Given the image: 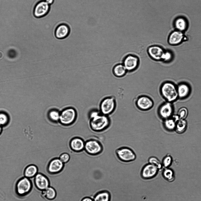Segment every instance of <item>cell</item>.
Here are the masks:
<instances>
[{
  "mask_svg": "<svg viewBox=\"0 0 201 201\" xmlns=\"http://www.w3.org/2000/svg\"><path fill=\"white\" fill-rule=\"evenodd\" d=\"M89 126L95 132H103L109 128L111 123L109 116L102 114L99 110L91 109L88 112Z\"/></svg>",
  "mask_w": 201,
  "mask_h": 201,
  "instance_id": "6da1fadb",
  "label": "cell"
},
{
  "mask_svg": "<svg viewBox=\"0 0 201 201\" xmlns=\"http://www.w3.org/2000/svg\"><path fill=\"white\" fill-rule=\"evenodd\" d=\"M160 90L162 96L167 102L172 103L179 98L177 85L172 82L167 81L162 83Z\"/></svg>",
  "mask_w": 201,
  "mask_h": 201,
  "instance_id": "7a4b0ae2",
  "label": "cell"
},
{
  "mask_svg": "<svg viewBox=\"0 0 201 201\" xmlns=\"http://www.w3.org/2000/svg\"><path fill=\"white\" fill-rule=\"evenodd\" d=\"M77 116V111L74 108H65L60 111L59 123L64 126H70L75 121Z\"/></svg>",
  "mask_w": 201,
  "mask_h": 201,
  "instance_id": "3957f363",
  "label": "cell"
},
{
  "mask_svg": "<svg viewBox=\"0 0 201 201\" xmlns=\"http://www.w3.org/2000/svg\"><path fill=\"white\" fill-rule=\"evenodd\" d=\"M117 106L116 99L113 96H108L103 98L99 104V110L102 114L109 116L115 111Z\"/></svg>",
  "mask_w": 201,
  "mask_h": 201,
  "instance_id": "277c9868",
  "label": "cell"
},
{
  "mask_svg": "<svg viewBox=\"0 0 201 201\" xmlns=\"http://www.w3.org/2000/svg\"><path fill=\"white\" fill-rule=\"evenodd\" d=\"M84 150L89 155L97 156L103 152L104 147L100 140L91 139L85 141Z\"/></svg>",
  "mask_w": 201,
  "mask_h": 201,
  "instance_id": "5b68a950",
  "label": "cell"
},
{
  "mask_svg": "<svg viewBox=\"0 0 201 201\" xmlns=\"http://www.w3.org/2000/svg\"><path fill=\"white\" fill-rule=\"evenodd\" d=\"M115 154L118 158L124 162H130L134 161L136 155L134 151L131 148L126 146H122L116 149Z\"/></svg>",
  "mask_w": 201,
  "mask_h": 201,
  "instance_id": "8992f818",
  "label": "cell"
},
{
  "mask_svg": "<svg viewBox=\"0 0 201 201\" xmlns=\"http://www.w3.org/2000/svg\"><path fill=\"white\" fill-rule=\"evenodd\" d=\"M135 105L139 110L146 111L153 108L154 103L151 97L146 95H141L137 97L135 101Z\"/></svg>",
  "mask_w": 201,
  "mask_h": 201,
  "instance_id": "52a82bcc",
  "label": "cell"
},
{
  "mask_svg": "<svg viewBox=\"0 0 201 201\" xmlns=\"http://www.w3.org/2000/svg\"><path fill=\"white\" fill-rule=\"evenodd\" d=\"M32 188V184L28 178L23 177L19 179L16 186V192L17 194L23 196L28 194Z\"/></svg>",
  "mask_w": 201,
  "mask_h": 201,
  "instance_id": "ba28073f",
  "label": "cell"
},
{
  "mask_svg": "<svg viewBox=\"0 0 201 201\" xmlns=\"http://www.w3.org/2000/svg\"><path fill=\"white\" fill-rule=\"evenodd\" d=\"M140 59L137 56L132 54L126 55L123 58L122 63L127 72H132L136 70L139 65Z\"/></svg>",
  "mask_w": 201,
  "mask_h": 201,
  "instance_id": "9c48e42d",
  "label": "cell"
},
{
  "mask_svg": "<svg viewBox=\"0 0 201 201\" xmlns=\"http://www.w3.org/2000/svg\"><path fill=\"white\" fill-rule=\"evenodd\" d=\"M159 171L157 167L148 163L144 165L142 168L141 175L144 179H151L156 177Z\"/></svg>",
  "mask_w": 201,
  "mask_h": 201,
  "instance_id": "30bf717a",
  "label": "cell"
},
{
  "mask_svg": "<svg viewBox=\"0 0 201 201\" xmlns=\"http://www.w3.org/2000/svg\"><path fill=\"white\" fill-rule=\"evenodd\" d=\"M174 107L172 103L166 102L159 107L157 113L159 116L164 120L171 117L173 114Z\"/></svg>",
  "mask_w": 201,
  "mask_h": 201,
  "instance_id": "8fae6325",
  "label": "cell"
},
{
  "mask_svg": "<svg viewBox=\"0 0 201 201\" xmlns=\"http://www.w3.org/2000/svg\"><path fill=\"white\" fill-rule=\"evenodd\" d=\"M186 39L183 32L176 30L170 33L168 37V42L171 45L176 46L181 44Z\"/></svg>",
  "mask_w": 201,
  "mask_h": 201,
  "instance_id": "7c38bea8",
  "label": "cell"
},
{
  "mask_svg": "<svg viewBox=\"0 0 201 201\" xmlns=\"http://www.w3.org/2000/svg\"><path fill=\"white\" fill-rule=\"evenodd\" d=\"M64 167V164L58 157L52 159L47 166V171L51 174H56L61 172Z\"/></svg>",
  "mask_w": 201,
  "mask_h": 201,
  "instance_id": "4fadbf2b",
  "label": "cell"
},
{
  "mask_svg": "<svg viewBox=\"0 0 201 201\" xmlns=\"http://www.w3.org/2000/svg\"><path fill=\"white\" fill-rule=\"evenodd\" d=\"M165 50L158 45H152L147 49V53L149 57L156 61H161Z\"/></svg>",
  "mask_w": 201,
  "mask_h": 201,
  "instance_id": "5bb4252c",
  "label": "cell"
},
{
  "mask_svg": "<svg viewBox=\"0 0 201 201\" xmlns=\"http://www.w3.org/2000/svg\"><path fill=\"white\" fill-rule=\"evenodd\" d=\"M50 6L44 0L38 2L36 5L34 10V15L37 18L44 17L48 13Z\"/></svg>",
  "mask_w": 201,
  "mask_h": 201,
  "instance_id": "9a60e30c",
  "label": "cell"
},
{
  "mask_svg": "<svg viewBox=\"0 0 201 201\" xmlns=\"http://www.w3.org/2000/svg\"><path fill=\"white\" fill-rule=\"evenodd\" d=\"M34 183L37 189L42 191L50 186V182L48 178L41 173H38L34 177Z\"/></svg>",
  "mask_w": 201,
  "mask_h": 201,
  "instance_id": "2e32d148",
  "label": "cell"
},
{
  "mask_svg": "<svg viewBox=\"0 0 201 201\" xmlns=\"http://www.w3.org/2000/svg\"><path fill=\"white\" fill-rule=\"evenodd\" d=\"M85 141L80 137L76 136L70 140L69 145L70 149L73 151L80 152L84 149Z\"/></svg>",
  "mask_w": 201,
  "mask_h": 201,
  "instance_id": "e0dca14e",
  "label": "cell"
},
{
  "mask_svg": "<svg viewBox=\"0 0 201 201\" xmlns=\"http://www.w3.org/2000/svg\"><path fill=\"white\" fill-rule=\"evenodd\" d=\"M178 98L184 99L188 97L191 92L189 85L186 83H181L177 85Z\"/></svg>",
  "mask_w": 201,
  "mask_h": 201,
  "instance_id": "ac0fdd59",
  "label": "cell"
},
{
  "mask_svg": "<svg viewBox=\"0 0 201 201\" xmlns=\"http://www.w3.org/2000/svg\"><path fill=\"white\" fill-rule=\"evenodd\" d=\"M174 26L176 30L183 32L188 28V23L186 18L182 16H179L174 19Z\"/></svg>",
  "mask_w": 201,
  "mask_h": 201,
  "instance_id": "d6986e66",
  "label": "cell"
},
{
  "mask_svg": "<svg viewBox=\"0 0 201 201\" xmlns=\"http://www.w3.org/2000/svg\"><path fill=\"white\" fill-rule=\"evenodd\" d=\"M70 29L69 26L65 24L58 25L55 31L56 37L59 39L66 38L69 34Z\"/></svg>",
  "mask_w": 201,
  "mask_h": 201,
  "instance_id": "ffe728a7",
  "label": "cell"
},
{
  "mask_svg": "<svg viewBox=\"0 0 201 201\" xmlns=\"http://www.w3.org/2000/svg\"><path fill=\"white\" fill-rule=\"evenodd\" d=\"M42 197L48 200H52L57 196V192L54 188L49 186L45 190L42 191Z\"/></svg>",
  "mask_w": 201,
  "mask_h": 201,
  "instance_id": "44dd1931",
  "label": "cell"
},
{
  "mask_svg": "<svg viewBox=\"0 0 201 201\" xmlns=\"http://www.w3.org/2000/svg\"><path fill=\"white\" fill-rule=\"evenodd\" d=\"M162 175L163 178L169 182H173L175 179V174L174 170L169 168H164Z\"/></svg>",
  "mask_w": 201,
  "mask_h": 201,
  "instance_id": "7402d4cb",
  "label": "cell"
},
{
  "mask_svg": "<svg viewBox=\"0 0 201 201\" xmlns=\"http://www.w3.org/2000/svg\"><path fill=\"white\" fill-rule=\"evenodd\" d=\"M112 72L116 77L121 78L124 76L127 71L123 64L121 63L117 64L113 67Z\"/></svg>",
  "mask_w": 201,
  "mask_h": 201,
  "instance_id": "603a6c76",
  "label": "cell"
},
{
  "mask_svg": "<svg viewBox=\"0 0 201 201\" xmlns=\"http://www.w3.org/2000/svg\"><path fill=\"white\" fill-rule=\"evenodd\" d=\"M111 197L109 192L103 190L97 193L93 198V201H111Z\"/></svg>",
  "mask_w": 201,
  "mask_h": 201,
  "instance_id": "cb8c5ba5",
  "label": "cell"
},
{
  "mask_svg": "<svg viewBox=\"0 0 201 201\" xmlns=\"http://www.w3.org/2000/svg\"><path fill=\"white\" fill-rule=\"evenodd\" d=\"M48 119L51 122L54 123L59 122L60 111L56 108H52L49 110L47 113Z\"/></svg>",
  "mask_w": 201,
  "mask_h": 201,
  "instance_id": "d4e9b609",
  "label": "cell"
},
{
  "mask_svg": "<svg viewBox=\"0 0 201 201\" xmlns=\"http://www.w3.org/2000/svg\"><path fill=\"white\" fill-rule=\"evenodd\" d=\"M38 169L37 166L34 164L28 166L25 169L24 175L28 178L34 177L38 173Z\"/></svg>",
  "mask_w": 201,
  "mask_h": 201,
  "instance_id": "484cf974",
  "label": "cell"
},
{
  "mask_svg": "<svg viewBox=\"0 0 201 201\" xmlns=\"http://www.w3.org/2000/svg\"><path fill=\"white\" fill-rule=\"evenodd\" d=\"M187 123L185 119H179L177 122L175 130L179 134H182L186 131Z\"/></svg>",
  "mask_w": 201,
  "mask_h": 201,
  "instance_id": "4316f807",
  "label": "cell"
},
{
  "mask_svg": "<svg viewBox=\"0 0 201 201\" xmlns=\"http://www.w3.org/2000/svg\"><path fill=\"white\" fill-rule=\"evenodd\" d=\"M177 121L172 116L171 117L164 120L163 126L165 128L169 131L175 130L176 123Z\"/></svg>",
  "mask_w": 201,
  "mask_h": 201,
  "instance_id": "83f0119b",
  "label": "cell"
},
{
  "mask_svg": "<svg viewBox=\"0 0 201 201\" xmlns=\"http://www.w3.org/2000/svg\"><path fill=\"white\" fill-rule=\"evenodd\" d=\"M148 163L153 164L157 167L159 170L163 168L162 162L156 157L150 156L148 159Z\"/></svg>",
  "mask_w": 201,
  "mask_h": 201,
  "instance_id": "f1b7e54d",
  "label": "cell"
},
{
  "mask_svg": "<svg viewBox=\"0 0 201 201\" xmlns=\"http://www.w3.org/2000/svg\"><path fill=\"white\" fill-rule=\"evenodd\" d=\"M173 159L172 156L169 154L165 156L163 159L162 163L163 168L170 167L172 164Z\"/></svg>",
  "mask_w": 201,
  "mask_h": 201,
  "instance_id": "f546056e",
  "label": "cell"
},
{
  "mask_svg": "<svg viewBox=\"0 0 201 201\" xmlns=\"http://www.w3.org/2000/svg\"><path fill=\"white\" fill-rule=\"evenodd\" d=\"M172 52L169 50H165L163 54L161 61L165 62H168L171 61L173 57Z\"/></svg>",
  "mask_w": 201,
  "mask_h": 201,
  "instance_id": "4dcf8cb0",
  "label": "cell"
},
{
  "mask_svg": "<svg viewBox=\"0 0 201 201\" xmlns=\"http://www.w3.org/2000/svg\"><path fill=\"white\" fill-rule=\"evenodd\" d=\"M9 117L8 115L4 112H0V126L6 125L9 122Z\"/></svg>",
  "mask_w": 201,
  "mask_h": 201,
  "instance_id": "1f68e13d",
  "label": "cell"
},
{
  "mask_svg": "<svg viewBox=\"0 0 201 201\" xmlns=\"http://www.w3.org/2000/svg\"><path fill=\"white\" fill-rule=\"evenodd\" d=\"M188 114V111L187 108L184 107L180 108L178 110L177 115L180 119H185Z\"/></svg>",
  "mask_w": 201,
  "mask_h": 201,
  "instance_id": "d6a6232c",
  "label": "cell"
},
{
  "mask_svg": "<svg viewBox=\"0 0 201 201\" xmlns=\"http://www.w3.org/2000/svg\"><path fill=\"white\" fill-rule=\"evenodd\" d=\"M58 158L64 164H65L70 161V156L68 152H64L60 154Z\"/></svg>",
  "mask_w": 201,
  "mask_h": 201,
  "instance_id": "836d02e7",
  "label": "cell"
},
{
  "mask_svg": "<svg viewBox=\"0 0 201 201\" xmlns=\"http://www.w3.org/2000/svg\"><path fill=\"white\" fill-rule=\"evenodd\" d=\"M81 201H93V198L87 197L83 198Z\"/></svg>",
  "mask_w": 201,
  "mask_h": 201,
  "instance_id": "e575fe53",
  "label": "cell"
},
{
  "mask_svg": "<svg viewBox=\"0 0 201 201\" xmlns=\"http://www.w3.org/2000/svg\"><path fill=\"white\" fill-rule=\"evenodd\" d=\"M49 5L52 4L54 2V0H44Z\"/></svg>",
  "mask_w": 201,
  "mask_h": 201,
  "instance_id": "d590c367",
  "label": "cell"
},
{
  "mask_svg": "<svg viewBox=\"0 0 201 201\" xmlns=\"http://www.w3.org/2000/svg\"><path fill=\"white\" fill-rule=\"evenodd\" d=\"M2 131V126H0V134L1 133Z\"/></svg>",
  "mask_w": 201,
  "mask_h": 201,
  "instance_id": "8d00e7d4",
  "label": "cell"
}]
</instances>
